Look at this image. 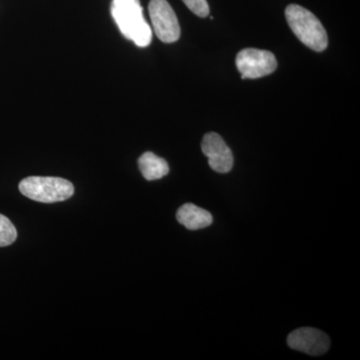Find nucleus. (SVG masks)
<instances>
[{"label":"nucleus","instance_id":"obj_1","mask_svg":"<svg viewBox=\"0 0 360 360\" xmlns=\"http://www.w3.org/2000/svg\"><path fill=\"white\" fill-rule=\"evenodd\" d=\"M111 14L125 39L139 47L150 44L153 30L144 18L139 0H112Z\"/></svg>","mask_w":360,"mask_h":360},{"label":"nucleus","instance_id":"obj_2","mask_svg":"<svg viewBox=\"0 0 360 360\" xmlns=\"http://www.w3.org/2000/svg\"><path fill=\"white\" fill-rule=\"evenodd\" d=\"M285 18L290 30L303 44L317 52L328 49V33L314 13L297 4H290L286 7Z\"/></svg>","mask_w":360,"mask_h":360},{"label":"nucleus","instance_id":"obj_3","mask_svg":"<svg viewBox=\"0 0 360 360\" xmlns=\"http://www.w3.org/2000/svg\"><path fill=\"white\" fill-rule=\"evenodd\" d=\"M20 191L30 200L53 203L70 198L75 193V186L60 177L30 176L21 180Z\"/></svg>","mask_w":360,"mask_h":360},{"label":"nucleus","instance_id":"obj_4","mask_svg":"<svg viewBox=\"0 0 360 360\" xmlns=\"http://www.w3.org/2000/svg\"><path fill=\"white\" fill-rule=\"evenodd\" d=\"M236 63L243 79L266 77L274 72L277 68V60L274 54L262 49H243L236 56Z\"/></svg>","mask_w":360,"mask_h":360},{"label":"nucleus","instance_id":"obj_5","mask_svg":"<svg viewBox=\"0 0 360 360\" xmlns=\"http://www.w3.org/2000/svg\"><path fill=\"white\" fill-rule=\"evenodd\" d=\"M149 16L156 37L165 44H174L180 37V25L176 14L167 0H150Z\"/></svg>","mask_w":360,"mask_h":360},{"label":"nucleus","instance_id":"obj_6","mask_svg":"<svg viewBox=\"0 0 360 360\" xmlns=\"http://www.w3.org/2000/svg\"><path fill=\"white\" fill-rule=\"evenodd\" d=\"M201 150L208 158V165L214 172L227 174L232 169L233 155L219 134L215 132L206 134L201 142Z\"/></svg>","mask_w":360,"mask_h":360},{"label":"nucleus","instance_id":"obj_7","mask_svg":"<svg viewBox=\"0 0 360 360\" xmlns=\"http://www.w3.org/2000/svg\"><path fill=\"white\" fill-rule=\"evenodd\" d=\"M288 345L297 352L319 356L328 352L330 340L319 329L302 328L296 329L288 335Z\"/></svg>","mask_w":360,"mask_h":360},{"label":"nucleus","instance_id":"obj_8","mask_svg":"<svg viewBox=\"0 0 360 360\" xmlns=\"http://www.w3.org/2000/svg\"><path fill=\"white\" fill-rule=\"evenodd\" d=\"M176 219L189 231L205 229L212 224V213L193 203H186L177 210Z\"/></svg>","mask_w":360,"mask_h":360},{"label":"nucleus","instance_id":"obj_9","mask_svg":"<svg viewBox=\"0 0 360 360\" xmlns=\"http://www.w3.org/2000/svg\"><path fill=\"white\" fill-rule=\"evenodd\" d=\"M139 165L144 179L149 181L162 179L169 172L167 160L150 151L143 153L139 158Z\"/></svg>","mask_w":360,"mask_h":360},{"label":"nucleus","instance_id":"obj_10","mask_svg":"<svg viewBox=\"0 0 360 360\" xmlns=\"http://www.w3.org/2000/svg\"><path fill=\"white\" fill-rule=\"evenodd\" d=\"M18 238V231L13 222L0 214V248L13 245Z\"/></svg>","mask_w":360,"mask_h":360},{"label":"nucleus","instance_id":"obj_11","mask_svg":"<svg viewBox=\"0 0 360 360\" xmlns=\"http://www.w3.org/2000/svg\"><path fill=\"white\" fill-rule=\"evenodd\" d=\"M189 11L200 18H206L210 14V6L206 0H182Z\"/></svg>","mask_w":360,"mask_h":360}]
</instances>
